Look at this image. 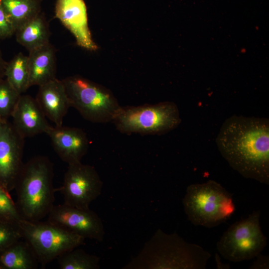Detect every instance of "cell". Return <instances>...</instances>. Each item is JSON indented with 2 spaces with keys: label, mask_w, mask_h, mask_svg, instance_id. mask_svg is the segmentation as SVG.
I'll return each instance as SVG.
<instances>
[{
  "label": "cell",
  "mask_w": 269,
  "mask_h": 269,
  "mask_svg": "<svg viewBox=\"0 0 269 269\" xmlns=\"http://www.w3.org/2000/svg\"><path fill=\"white\" fill-rule=\"evenodd\" d=\"M45 134L62 160L68 164L81 162L89 147L88 138L82 130L62 125L50 126Z\"/></svg>",
  "instance_id": "13"
},
{
  "label": "cell",
  "mask_w": 269,
  "mask_h": 269,
  "mask_svg": "<svg viewBox=\"0 0 269 269\" xmlns=\"http://www.w3.org/2000/svg\"><path fill=\"white\" fill-rule=\"evenodd\" d=\"M256 257V261L251 266L250 269H269V256L262 255L260 253Z\"/></svg>",
  "instance_id": "26"
},
{
  "label": "cell",
  "mask_w": 269,
  "mask_h": 269,
  "mask_svg": "<svg viewBox=\"0 0 269 269\" xmlns=\"http://www.w3.org/2000/svg\"><path fill=\"white\" fill-rule=\"evenodd\" d=\"M70 107L94 123L113 121L121 108L115 97L95 83L79 76L63 79Z\"/></svg>",
  "instance_id": "6"
},
{
  "label": "cell",
  "mask_w": 269,
  "mask_h": 269,
  "mask_svg": "<svg viewBox=\"0 0 269 269\" xmlns=\"http://www.w3.org/2000/svg\"><path fill=\"white\" fill-rule=\"evenodd\" d=\"M4 77L20 94L29 88L28 57L20 52L6 63Z\"/></svg>",
  "instance_id": "20"
},
{
  "label": "cell",
  "mask_w": 269,
  "mask_h": 269,
  "mask_svg": "<svg viewBox=\"0 0 269 269\" xmlns=\"http://www.w3.org/2000/svg\"><path fill=\"white\" fill-rule=\"evenodd\" d=\"M22 239L0 252V269H35L37 268L39 263L34 251L29 244Z\"/></svg>",
  "instance_id": "18"
},
{
  "label": "cell",
  "mask_w": 269,
  "mask_h": 269,
  "mask_svg": "<svg viewBox=\"0 0 269 269\" xmlns=\"http://www.w3.org/2000/svg\"><path fill=\"white\" fill-rule=\"evenodd\" d=\"M19 225L23 239L30 246L42 266L79 247L84 244L85 239L47 220L22 219Z\"/></svg>",
  "instance_id": "7"
},
{
  "label": "cell",
  "mask_w": 269,
  "mask_h": 269,
  "mask_svg": "<svg viewBox=\"0 0 269 269\" xmlns=\"http://www.w3.org/2000/svg\"><path fill=\"white\" fill-rule=\"evenodd\" d=\"M61 269H98L100 258L77 248L69 251L57 259Z\"/></svg>",
  "instance_id": "21"
},
{
  "label": "cell",
  "mask_w": 269,
  "mask_h": 269,
  "mask_svg": "<svg viewBox=\"0 0 269 269\" xmlns=\"http://www.w3.org/2000/svg\"><path fill=\"white\" fill-rule=\"evenodd\" d=\"M21 94L5 78L0 79V121H7Z\"/></svg>",
  "instance_id": "22"
},
{
  "label": "cell",
  "mask_w": 269,
  "mask_h": 269,
  "mask_svg": "<svg viewBox=\"0 0 269 269\" xmlns=\"http://www.w3.org/2000/svg\"><path fill=\"white\" fill-rule=\"evenodd\" d=\"M216 142L233 169L246 178L269 185V119L233 115L223 123Z\"/></svg>",
  "instance_id": "1"
},
{
  "label": "cell",
  "mask_w": 269,
  "mask_h": 269,
  "mask_svg": "<svg viewBox=\"0 0 269 269\" xmlns=\"http://www.w3.org/2000/svg\"><path fill=\"white\" fill-rule=\"evenodd\" d=\"M182 203L192 224L208 228L226 222L236 210L232 194L213 180L189 185Z\"/></svg>",
  "instance_id": "4"
},
{
  "label": "cell",
  "mask_w": 269,
  "mask_h": 269,
  "mask_svg": "<svg viewBox=\"0 0 269 269\" xmlns=\"http://www.w3.org/2000/svg\"><path fill=\"white\" fill-rule=\"evenodd\" d=\"M14 34L17 42L29 51L49 42L48 24L41 12L17 28Z\"/></svg>",
  "instance_id": "17"
},
{
  "label": "cell",
  "mask_w": 269,
  "mask_h": 269,
  "mask_svg": "<svg viewBox=\"0 0 269 269\" xmlns=\"http://www.w3.org/2000/svg\"><path fill=\"white\" fill-rule=\"evenodd\" d=\"M29 86H39L56 78V52L50 42L29 51Z\"/></svg>",
  "instance_id": "16"
},
{
  "label": "cell",
  "mask_w": 269,
  "mask_h": 269,
  "mask_svg": "<svg viewBox=\"0 0 269 269\" xmlns=\"http://www.w3.org/2000/svg\"><path fill=\"white\" fill-rule=\"evenodd\" d=\"M24 139L12 124L0 121V184L9 193L14 189L24 164Z\"/></svg>",
  "instance_id": "11"
},
{
  "label": "cell",
  "mask_w": 269,
  "mask_h": 269,
  "mask_svg": "<svg viewBox=\"0 0 269 269\" xmlns=\"http://www.w3.org/2000/svg\"><path fill=\"white\" fill-rule=\"evenodd\" d=\"M211 254L174 232L158 229L126 269H205Z\"/></svg>",
  "instance_id": "2"
},
{
  "label": "cell",
  "mask_w": 269,
  "mask_h": 269,
  "mask_svg": "<svg viewBox=\"0 0 269 269\" xmlns=\"http://www.w3.org/2000/svg\"><path fill=\"white\" fill-rule=\"evenodd\" d=\"M54 12L55 17L74 35L79 46L91 51L98 49L88 26L84 0H56Z\"/></svg>",
  "instance_id": "12"
},
{
  "label": "cell",
  "mask_w": 269,
  "mask_h": 269,
  "mask_svg": "<svg viewBox=\"0 0 269 269\" xmlns=\"http://www.w3.org/2000/svg\"><path fill=\"white\" fill-rule=\"evenodd\" d=\"M22 219L10 193L0 184V220L19 223Z\"/></svg>",
  "instance_id": "23"
},
{
  "label": "cell",
  "mask_w": 269,
  "mask_h": 269,
  "mask_svg": "<svg viewBox=\"0 0 269 269\" xmlns=\"http://www.w3.org/2000/svg\"></svg>",
  "instance_id": "28"
},
{
  "label": "cell",
  "mask_w": 269,
  "mask_h": 269,
  "mask_svg": "<svg viewBox=\"0 0 269 269\" xmlns=\"http://www.w3.org/2000/svg\"><path fill=\"white\" fill-rule=\"evenodd\" d=\"M6 63L2 56V53L0 49V79L4 77V70Z\"/></svg>",
  "instance_id": "27"
},
{
  "label": "cell",
  "mask_w": 269,
  "mask_h": 269,
  "mask_svg": "<svg viewBox=\"0 0 269 269\" xmlns=\"http://www.w3.org/2000/svg\"><path fill=\"white\" fill-rule=\"evenodd\" d=\"M53 165L44 156L34 157L23 164L14 189L16 207L23 219L40 221L54 206Z\"/></svg>",
  "instance_id": "3"
},
{
  "label": "cell",
  "mask_w": 269,
  "mask_h": 269,
  "mask_svg": "<svg viewBox=\"0 0 269 269\" xmlns=\"http://www.w3.org/2000/svg\"><path fill=\"white\" fill-rule=\"evenodd\" d=\"M15 31V27L0 4V39L11 37Z\"/></svg>",
  "instance_id": "25"
},
{
  "label": "cell",
  "mask_w": 269,
  "mask_h": 269,
  "mask_svg": "<svg viewBox=\"0 0 269 269\" xmlns=\"http://www.w3.org/2000/svg\"><path fill=\"white\" fill-rule=\"evenodd\" d=\"M47 221L84 239L103 241L105 235L103 223L94 211L64 203L54 205L47 215Z\"/></svg>",
  "instance_id": "10"
},
{
  "label": "cell",
  "mask_w": 269,
  "mask_h": 269,
  "mask_svg": "<svg viewBox=\"0 0 269 269\" xmlns=\"http://www.w3.org/2000/svg\"><path fill=\"white\" fill-rule=\"evenodd\" d=\"M181 122L177 106L170 102L121 106L113 121L122 133L150 135L167 133L177 128Z\"/></svg>",
  "instance_id": "5"
},
{
  "label": "cell",
  "mask_w": 269,
  "mask_h": 269,
  "mask_svg": "<svg viewBox=\"0 0 269 269\" xmlns=\"http://www.w3.org/2000/svg\"><path fill=\"white\" fill-rule=\"evenodd\" d=\"M22 239L19 223L0 220V252Z\"/></svg>",
  "instance_id": "24"
},
{
  "label": "cell",
  "mask_w": 269,
  "mask_h": 269,
  "mask_svg": "<svg viewBox=\"0 0 269 269\" xmlns=\"http://www.w3.org/2000/svg\"><path fill=\"white\" fill-rule=\"evenodd\" d=\"M41 0H0L3 8L16 30L41 12Z\"/></svg>",
  "instance_id": "19"
},
{
  "label": "cell",
  "mask_w": 269,
  "mask_h": 269,
  "mask_svg": "<svg viewBox=\"0 0 269 269\" xmlns=\"http://www.w3.org/2000/svg\"><path fill=\"white\" fill-rule=\"evenodd\" d=\"M261 212L255 211L248 217L237 221L223 233L216 243L217 249L225 259L232 262L256 257L267 245L260 225Z\"/></svg>",
  "instance_id": "8"
},
{
  "label": "cell",
  "mask_w": 269,
  "mask_h": 269,
  "mask_svg": "<svg viewBox=\"0 0 269 269\" xmlns=\"http://www.w3.org/2000/svg\"><path fill=\"white\" fill-rule=\"evenodd\" d=\"M103 183L93 166L81 162L68 164L62 186L59 188L64 203L81 209H89L101 194Z\"/></svg>",
  "instance_id": "9"
},
{
  "label": "cell",
  "mask_w": 269,
  "mask_h": 269,
  "mask_svg": "<svg viewBox=\"0 0 269 269\" xmlns=\"http://www.w3.org/2000/svg\"><path fill=\"white\" fill-rule=\"evenodd\" d=\"M12 125L23 138L46 133L50 125L35 99L21 95L11 114Z\"/></svg>",
  "instance_id": "14"
},
{
  "label": "cell",
  "mask_w": 269,
  "mask_h": 269,
  "mask_svg": "<svg viewBox=\"0 0 269 269\" xmlns=\"http://www.w3.org/2000/svg\"><path fill=\"white\" fill-rule=\"evenodd\" d=\"M38 87L35 99L43 114L55 126H62L70 107L62 81L56 78Z\"/></svg>",
  "instance_id": "15"
}]
</instances>
